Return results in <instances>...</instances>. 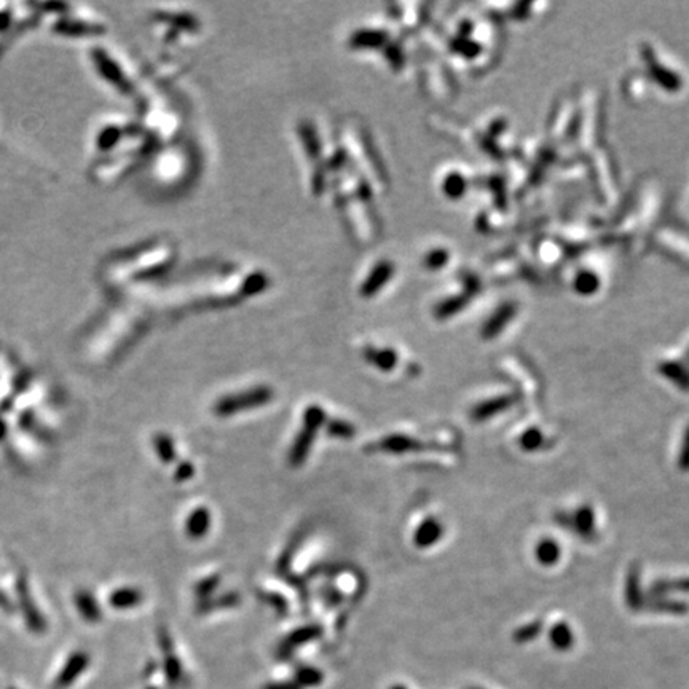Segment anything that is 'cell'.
<instances>
[{"mask_svg":"<svg viewBox=\"0 0 689 689\" xmlns=\"http://www.w3.org/2000/svg\"><path fill=\"white\" fill-rule=\"evenodd\" d=\"M554 519L559 527L575 533L576 536L584 539V541H595L597 539L595 514L590 506H581L575 512L559 511L554 516Z\"/></svg>","mask_w":689,"mask_h":689,"instance_id":"obj_1","label":"cell"},{"mask_svg":"<svg viewBox=\"0 0 689 689\" xmlns=\"http://www.w3.org/2000/svg\"><path fill=\"white\" fill-rule=\"evenodd\" d=\"M271 399V391L269 388H257V389H250V391L244 394H238V396H230L223 398L222 400H219L216 404V412L219 415H233L239 412V410H246L250 407H257V405H264Z\"/></svg>","mask_w":689,"mask_h":689,"instance_id":"obj_2","label":"cell"},{"mask_svg":"<svg viewBox=\"0 0 689 689\" xmlns=\"http://www.w3.org/2000/svg\"><path fill=\"white\" fill-rule=\"evenodd\" d=\"M324 420V412L318 407H312L305 412V428L300 432L298 439L294 445L291 452V463L292 464H300L303 461V458L309 450V447L313 444L314 439V431L319 425L323 423Z\"/></svg>","mask_w":689,"mask_h":689,"instance_id":"obj_3","label":"cell"},{"mask_svg":"<svg viewBox=\"0 0 689 689\" xmlns=\"http://www.w3.org/2000/svg\"><path fill=\"white\" fill-rule=\"evenodd\" d=\"M517 400H519V396H516V394H503V396L482 400V402L473 409L471 418L477 421V423H482V421H487L493 418V416L509 410Z\"/></svg>","mask_w":689,"mask_h":689,"instance_id":"obj_4","label":"cell"},{"mask_svg":"<svg viewBox=\"0 0 689 689\" xmlns=\"http://www.w3.org/2000/svg\"><path fill=\"white\" fill-rule=\"evenodd\" d=\"M444 535V527L442 523L436 519V517H429L420 523V527L416 528L414 541L418 547L426 549L431 547L432 544H436Z\"/></svg>","mask_w":689,"mask_h":689,"instance_id":"obj_5","label":"cell"},{"mask_svg":"<svg viewBox=\"0 0 689 689\" xmlns=\"http://www.w3.org/2000/svg\"><path fill=\"white\" fill-rule=\"evenodd\" d=\"M646 597L642 590V579H640V568L632 567L627 573L626 579V603L630 610L638 611L645 608Z\"/></svg>","mask_w":689,"mask_h":689,"instance_id":"obj_6","label":"cell"},{"mask_svg":"<svg viewBox=\"0 0 689 689\" xmlns=\"http://www.w3.org/2000/svg\"><path fill=\"white\" fill-rule=\"evenodd\" d=\"M318 635H319L318 627L298 629L294 633H291L289 637H287L284 642L280 645V651H278V654H280V658H287V656H289L292 651L297 648V646L312 642V640L316 638Z\"/></svg>","mask_w":689,"mask_h":689,"instance_id":"obj_7","label":"cell"},{"mask_svg":"<svg viewBox=\"0 0 689 689\" xmlns=\"http://www.w3.org/2000/svg\"><path fill=\"white\" fill-rule=\"evenodd\" d=\"M645 608L656 613H669V614H685L688 613L689 606L685 602L672 600L665 595H654L645 600Z\"/></svg>","mask_w":689,"mask_h":689,"instance_id":"obj_8","label":"cell"},{"mask_svg":"<svg viewBox=\"0 0 689 689\" xmlns=\"http://www.w3.org/2000/svg\"><path fill=\"white\" fill-rule=\"evenodd\" d=\"M382 450L393 452V453H404V452H412V450H423L425 445L421 442L412 439V437L407 436H391L386 437L380 442Z\"/></svg>","mask_w":689,"mask_h":689,"instance_id":"obj_9","label":"cell"},{"mask_svg":"<svg viewBox=\"0 0 689 689\" xmlns=\"http://www.w3.org/2000/svg\"><path fill=\"white\" fill-rule=\"evenodd\" d=\"M659 372L675 386L683 389V391H689V371L686 367L675 364V362H665V364L659 366Z\"/></svg>","mask_w":689,"mask_h":689,"instance_id":"obj_10","label":"cell"},{"mask_svg":"<svg viewBox=\"0 0 689 689\" xmlns=\"http://www.w3.org/2000/svg\"><path fill=\"white\" fill-rule=\"evenodd\" d=\"M549 640L555 649L559 651H567L575 643V635L573 630L570 629L567 622H557L549 632Z\"/></svg>","mask_w":689,"mask_h":689,"instance_id":"obj_11","label":"cell"},{"mask_svg":"<svg viewBox=\"0 0 689 689\" xmlns=\"http://www.w3.org/2000/svg\"><path fill=\"white\" fill-rule=\"evenodd\" d=\"M535 555L538 562L544 565V567H552V565L559 562L562 551H560V546L554 539H543V541L538 543Z\"/></svg>","mask_w":689,"mask_h":689,"instance_id":"obj_12","label":"cell"},{"mask_svg":"<svg viewBox=\"0 0 689 689\" xmlns=\"http://www.w3.org/2000/svg\"><path fill=\"white\" fill-rule=\"evenodd\" d=\"M210 522L207 509H196L187 520V535L195 539L203 538V535H206V531L210 530Z\"/></svg>","mask_w":689,"mask_h":689,"instance_id":"obj_13","label":"cell"},{"mask_svg":"<svg viewBox=\"0 0 689 689\" xmlns=\"http://www.w3.org/2000/svg\"><path fill=\"white\" fill-rule=\"evenodd\" d=\"M675 592H683V594H688L689 592V578L659 579V581H656L653 586H651V594L653 595H667V594H675Z\"/></svg>","mask_w":689,"mask_h":689,"instance_id":"obj_14","label":"cell"},{"mask_svg":"<svg viewBox=\"0 0 689 689\" xmlns=\"http://www.w3.org/2000/svg\"><path fill=\"white\" fill-rule=\"evenodd\" d=\"M162 643H163V649H164V658H167V675H168V680L171 683H179L180 681V678H182V669H180V662L179 659L176 658V654H174V651H173V645H171L169 642V637L167 635V637H162Z\"/></svg>","mask_w":689,"mask_h":689,"instance_id":"obj_15","label":"cell"},{"mask_svg":"<svg viewBox=\"0 0 689 689\" xmlns=\"http://www.w3.org/2000/svg\"><path fill=\"white\" fill-rule=\"evenodd\" d=\"M296 683L302 689L314 688L323 683V674L314 667H298L296 672Z\"/></svg>","mask_w":689,"mask_h":689,"instance_id":"obj_16","label":"cell"},{"mask_svg":"<svg viewBox=\"0 0 689 689\" xmlns=\"http://www.w3.org/2000/svg\"><path fill=\"white\" fill-rule=\"evenodd\" d=\"M519 444H520V448L522 450H525V452H536L539 450V448L543 447L544 444V436H543V432L539 431L538 428H530V429H527L523 434L520 436V439H519Z\"/></svg>","mask_w":689,"mask_h":689,"instance_id":"obj_17","label":"cell"},{"mask_svg":"<svg viewBox=\"0 0 689 689\" xmlns=\"http://www.w3.org/2000/svg\"><path fill=\"white\" fill-rule=\"evenodd\" d=\"M541 630H543V622L541 621H533V622H528L525 624V626H522L519 627L514 632V642L516 643H530L535 640L539 633H541Z\"/></svg>","mask_w":689,"mask_h":689,"instance_id":"obj_18","label":"cell"},{"mask_svg":"<svg viewBox=\"0 0 689 689\" xmlns=\"http://www.w3.org/2000/svg\"><path fill=\"white\" fill-rule=\"evenodd\" d=\"M137 602H139V594L136 590H131V589L120 590V592H117V594L112 595V603H114V605H117V606H120V608L133 606V605H136Z\"/></svg>","mask_w":689,"mask_h":689,"instance_id":"obj_19","label":"cell"},{"mask_svg":"<svg viewBox=\"0 0 689 689\" xmlns=\"http://www.w3.org/2000/svg\"><path fill=\"white\" fill-rule=\"evenodd\" d=\"M157 447H158L160 457L163 458V461H171V459H173L174 448H173V442H171L169 437H163V436L157 437Z\"/></svg>","mask_w":689,"mask_h":689,"instance_id":"obj_20","label":"cell"},{"mask_svg":"<svg viewBox=\"0 0 689 689\" xmlns=\"http://www.w3.org/2000/svg\"><path fill=\"white\" fill-rule=\"evenodd\" d=\"M678 468L681 471H689V428L685 432V437H683V444L680 455H678Z\"/></svg>","mask_w":689,"mask_h":689,"instance_id":"obj_21","label":"cell"},{"mask_svg":"<svg viewBox=\"0 0 689 689\" xmlns=\"http://www.w3.org/2000/svg\"><path fill=\"white\" fill-rule=\"evenodd\" d=\"M329 432H330V436H335V437H351L352 436V426L348 425V423H345V421H332L329 426Z\"/></svg>","mask_w":689,"mask_h":689,"instance_id":"obj_22","label":"cell"},{"mask_svg":"<svg viewBox=\"0 0 689 689\" xmlns=\"http://www.w3.org/2000/svg\"><path fill=\"white\" fill-rule=\"evenodd\" d=\"M262 689H302L297 685L296 681H278V683H270V685H265Z\"/></svg>","mask_w":689,"mask_h":689,"instance_id":"obj_23","label":"cell"},{"mask_svg":"<svg viewBox=\"0 0 689 689\" xmlns=\"http://www.w3.org/2000/svg\"><path fill=\"white\" fill-rule=\"evenodd\" d=\"M391 689H407L404 685H394Z\"/></svg>","mask_w":689,"mask_h":689,"instance_id":"obj_24","label":"cell"},{"mask_svg":"<svg viewBox=\"0 0 689 689\" xmlns=\"http://www.w3.org/2000/svg\"><path fill=\"white\" fill-rule=\"evenodd\" d=\"M468 689H479V688H468Z\"/></svg>","mask_w":689,"mask_h":689,"instance_id":"obj_25","label":"cell"}]
</instances>
